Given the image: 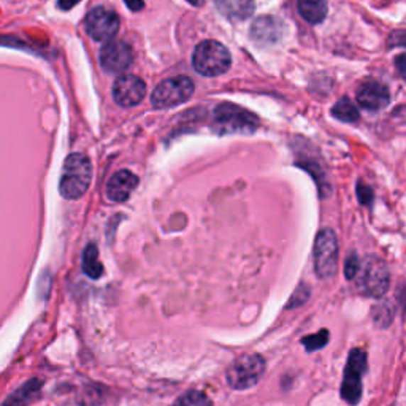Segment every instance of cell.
<instances>
[{
  "mask_svg": "<svg viewBox=\"0 0 406 406\" xmlns=\"http://www.w3.org/2000/svg\"><path fill=\"white\" fill-rule=\"evenodd\" d=\"M124 2L132 11H140L141 9H143V5H145L143 0H124Z\"/></svg>",
  "mask_w": 406,
  "mask_h": 406,
  "instance_id": "obj_26",
  "label": "cell"
},
{
  "mask_svg": "<svg viewBox=\"0 0 406 406\" xmlns=\"http://www.w3.org/2000/svg\"><path fill=\"white\" fill-rule=\"evenodd\" d=\"M327 340H329V331L326 329H322L319 334H314V335H309L307 338H303V346L307 348L308 353H313V351L326 346Z\"/></svg>",
  "mask_w": 406,
  "mask_h": 406,
  "instance_id": "obj_21",
  "label": "cell"
},
{
  "mask_svg": "<svg viewBox=\"0 0 406 406\" xmlns=\"http://www.w3.org/2000/svg\"><path fill=\"white\" fill-rule=\"evenodd\" d=\"M79 2L81 0H57V6L60 10H70Z\"/></svg>",
  "mask_w": 406,
  "mask_h": 406,
  "instance_id": "obj_25",
  "label": "cell"
},
{
  "mask_svg": "<svg viewBox=\"0 0 406 406\" xmlns=\"http://www.w3.org/2000/svg\"><path fill=\"white\" fill-rule=\"evenodd\" d=\"M189 4H192L194 6H202L203 4H205V0H187Z\"/></svg>",
  "mask_w": 406,
  "mask_h": 406,
  "instance_id": "obj_28",
  "label": "cell"
},
{
  "mask_svg": "<svg viewBox=\"0 0 406 406\" xmlns=\"http://www.w3.org/2000/svg\"><path fill=\"white\" fill-rule=\"evenodd\" d=\"M358 275H361L358 287H361L365 295L373 297V299H381V297L388 292L390 286L389 268L378 256H368L367 259H365L363 265L358 268L357 276Z\"/></svg>",
  "mask_w": 406,
  "mask_h": 406,
  "instance_id": "obj_5",
  "label": "cell"
},
{
  "mask_svg": "<svg viewBox=\"0 0 406 406\" xmlns=\"http://www.w3.org/2000/svg\"><path fill=\"white\" fill-rule=\"evenodd\" d=\"M308 287L304 289V284H300V287L295 290V294H294V297L292 299H290V302H289V308L290 307H300L302 303H304L308 300V295H309V292H308Z\"/></svg>",
  "mask_w": 406,
  "mask_h": 406,
  "instance_id": "obj_23",
  "label": "cell"
},
{
  "mask_svg": "<svg viewBox=\"0 0 406 406\" xmlns=\"http://www.w3.org/2000/svg\"><path fill=\"white\" fill-rule=\"evenodd\" d=\"M356 97L357 104L361 105L363 110L380 111L389 105L390 92L388 86L376 83V81H370V83H365L358 87Z\"/></svg>",
  "mask_w": 406,
  "mask_h": 406,
  "instance_id": "obj_12",
  "label": "cell"
},
{
  "mask_svg": "<svg viewBox=\"0 0 406 406\" xmlns=\"http://www.w3.org/2000/svg\"><path fill=\"white\" fill-rule=\"evenodd\" d=\"M194 81L189 77H175L168 78L155 87L151 104L154 108H172L185 104L194 94Z\"/></svg>",
  "mask_w": 406,
  "mask_h": 406,
  "instance_id": "obj_8",
  "label": "cell"
},
{
  "mask_svg": "<svg viewBox=\"0 0 406 406\" xmlns=\"http://www.w3.org/2000/svg\"><path fill=\"white\" fill-rule=\"evenodd\" d=\"M175 406H213V402L212 398L207 394H203V392L189 390L175 402Z\"/></svg>",
  "mask_w": 406,
  "mask_h": 406,
  "instance_id": "obj_20",
  "label": "cell"
},
{
  "mask_svg": "<svg viewBox=\"0 0 406 406\" xmlns=\"http://www.w3.org/2000/svg\"><path fill=\"white\" fill-rule=\"evenodd\" d=\"M358 268H361V262H358V257L357 254H349V257L346 259V263H344V275H346V278L349 281H353L357 273H358Z\"/></svg>",
  "mask_w": 406,
  "mask_h": 406,
  "instance_id": "obj_22",
  "label": "cell"
},
{
  "mask_svg": "<svg viewBox=\"0 0 406 406\" xmlns=\"http://www.w3.org/2000/svg\"><path fill=\"white\" fill-rule=\"evenodd\" d=\"M92 180L91 160L81 153H73L65 159L62 177L59 182L60 195L69 200H77L87 192Z\"/></svg>",
  "mask_w": 406,
  "mask_h": 406,
  "instance_id": "obj_1",
  "label": "cell"
},
{
  "mask_svg": "<svg viewBox=\"0 0 406 406\" xmlns=\"http://www.w3.org/2000/svg\"><path fill=\"white\" fill-rule=\"evenodd\" d=\"M314 270L321 280H331L338 270V240L334 230L322 229L314 243Z\"/></svg>",
  "mask_w": 406,
  "mask_h": 406,
  "instance_id": "obj_6",
  "label": "cell"
},
{
  "mask_svg": "<svg viewBox=\"0 0 406 406\" xmlns=\"http://www.w3.org/2000/svg\"><path fill=\"white\" fill-rule=\"evenodd\" d=\"M83 272L91 280H99L104 275V265L99 260V249L94 243L87 245L83 253Z\"/></svg>",
  "mask_w": 406,
  "mask_h": 406,
  "instance_id": "obj_18",
  "label": "cell"
},
{
  "mask_svg": "<svg viewBox=\"0 0 406 406\" xmlns=\"http://www.w3.org/2000/svg\"><path fill=\"white\" fill-rule=\"evenodd\" d=\"M42 381L40 380H29L26 381L21 388H18L11 395L0 403V406H29L38 397L42 390Z\"/></svg>",
  "mask_w": 406,
  "mask_h": 406,
  "instance_id": "obj_16",
  "label": "cell"
},
{
  "mask_svg": "<svg viewBox=\"0 0 406 406\" xmlns=\"http://www.w3.org/2000/svg\"><path fill=\"white\" fill-rule=\"evenodd\" d=\"M299 11L304 21L319 24L327 16V0H297Z\"/></svg>",
  "mask_w": 406,
  "mask_h": 406,
  "instance_id": "obj_17",
  "label": "cell"
},
{
  "mask_svg": "<svg viewBox=\"0 0 406 406\" xmlns=\"http://www.w3.org/2000/svg\"><path fill=\"white\" fill-rule=\"evenodd\" d=\"M86 32L96 42H110L119 31V18L114 11L97 6L86 16Z\"/></svg>",
  "mask_w": 406,
  "mask_h": 406,
  "instance_id": "obj_9",
  "label": "cell"
},
{
  "mask_svg": "<svg viewBox=\"0 0 406 406\" xmlns=\"http://www.w3.org/2000/svg\"><path fill=\"white\" fill-rule=\"evenodd\" d=\"M405 56L402 54V56H398L397 59V67H398V72H400V75L405 77Z\"/></svg>",
  "mask_w": 406,
  "mask_h": 406,
  "instance_id": "obj_27",
  "label": "cell"
},
{
  "mask_svg": "<svg viewBox=\"0 0 406 406\" xmlns=\"http://www.w3.org/2000/svg\"><path fill=\"white\" fill-rule=\"evenodd\" d=\"M214 5L222 16L230 21H246L254 13V0H214Z\"/></svg>",
  "mask_w": 406,
  "mask_h": 406,
  "instance_id": "obj_15",
  "label": "cell"
},
{
  "mask_svg": "<svg viewBox=\"0 0 406 406\" xmlns=\"http://www.w3.org/2000/svg\"><path fill=\"white\" fill-rule=\"evenodd\" d=\"M263 373L265 361L259 354L240 356L227 368V383L235 390H248L259 384Z\"/></svg>",
  "mask_w": 406,
  "mask_h": 406,
  "instance_id": "obj_4",
  "label": "cell"
},
{
  "mask_svg": "<svg viewBox=\"0 0 406 406\" xmlns=\"http://www.w3.org/2000/svg\"><path fill=\"white\" fill-rule=\"evenodd\" d=\"M368 363L367 354L362 349H353L344 368V376L341 383V398L349 405L356 406L362 398V378L367 373Z\"/></svg>",
  "mask_w": 406,
  "mask_h": 406,
  "instance_id": "obj_7",
  "label": "cell"
},
{
  "mask_svg": "<svg viewBox=\"0 0 406 406\" xmlns=\"http://www.w3.org/2000/svg\"><path fill=\"white\" fill-rule=\"evenodd\" d=\"M331 116L343 121V123H357L361 114H358V110L353 102L348 97H343L331 108Z\"/></svg>",
  "mask_w": 406,
  "mask_h": 406,
  "instance_id": "obj_19",
  "label": "cell"
},
{
  "mask_svg": "<svg viewBox=\"0 0 406 406\" xmlns=\"http://www.w3.org/2000/svg\"><path fill=\"white\" fill-rule=\"evenodd\" d=\"M284 32V26L273 16L257 18L251 27V37L260 45H273L278 42Z\"/></svg>",
  "mask_w": 406,
  "mask_h": 406,
  "instance_id": "obj_13",
  "label": "cell"
},
{
  "mask_svg": "<svg viewBox=\"0 0 406 406\" xmlns=\"http://www.w3.org/2000/svg\"><path fill=\"white\" fill-rule=\"evenodd\" d=\"M138 185V178L132 172L121 170L114 173L106 185V195L111 202H124Z\"/></svg>",
  "mask_w": 406,
  "mask_h": 406,
  "instance_id": "obj_14",
  "label": "cell"
},
{
  "mask_svg": "<svg viewBox=\"0 0 406 406\" xmlns=\"http://www.w3.org/2000/svg\"><path fill=\"white\" fill-rule=\"evenodd\" d=\"M132 48L121 40H110L100 50V65L106 73L118 75L132 64Z\"/></svg>",
  "mask_w": 406,
  "mask_h": 406,
  "instance_id": "obj_10",
  "label": "cell"
},
{
  "mask_svg": "<svg viewBox=\"0 0 406 406\" xmlns=\"http://www.w3.org/2000/svg\"><path fill=\"white\" fill-rule=\"evenodd\" d=\"M357 197L361 200L363 205H368L373 200V191L368 186H363L362 182H358L357 185Z\"/></svg>",
  "mask_w": 406,
  "mask_h": 406,
  "instance_id": "obj_24",
  "label": "cell"
},
{
  "mask_svg": "<svg viewBox=\"0 0 406 406\" xmlns=\"http://www.w3.org/2000/svg\"><path fill=\"white\" fill-rule=\"evenodd\" d=\"M213 131L219 135L254 133L259 127V118L254 113L234 104H221L213 114Z\"/></svg>",
  "mask_w": 406,
  "mask_h": 406,
  "instance_id": "obj_2",
  "label": "cell"
},
{
  "mask_svg": "<svg viewBox=\"0 0 406 406\" xmlns=\"http://www.w3.org/2000/svg\"><path fill=\"white\" fill-rule=\"evenodd\" d=\"M194 69L203 77H219L232 64V57L224 45L216 40H205L194 51Z\"/></svg>",
  "mask_w": 406,
  "mask_h": 406,
  "instance_id": "obj_3",
  "label": "cell"
},
{
  "mask_svg": "<svg viewBox=\"0 0 406 406\" xmlns=\"http://www.w3.org/2000/svg\"><path fill=\"white\" fill-rule=\"evenodd\" d=\"M146 96L145 81L137 75H121L113 86L114 102L121 106H135L138 105Z\"/></svg>",
  "mask_w": 406,
  "mask_h": 406,
  "instance_id": "obj_11",
  "label": "cell"
}]
</instances>
